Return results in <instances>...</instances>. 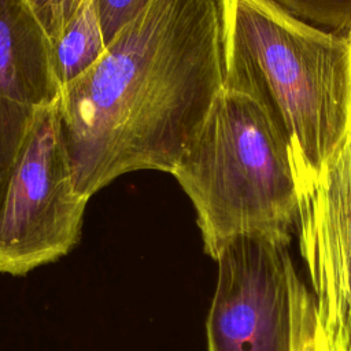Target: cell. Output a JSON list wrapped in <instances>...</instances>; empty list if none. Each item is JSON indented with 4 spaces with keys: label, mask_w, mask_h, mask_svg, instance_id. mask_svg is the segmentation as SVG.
I'll return each mask as SVG.
<instances>
[{
    "label": "cell",
    "mask_w": 351,
    "mask_h": 351,
    "mask_svg": "<svg viewBox=\"0 0 351 351\" xmlns=\"http://www.w3.org/2000/svg\"><path fill=\"white\" fill-rule=\"evenodd\" d=\"M222 90L217 0H152L56 101L75 191L173 174Z\"/></svg>",
    "instance_id": "obj_1"
},
{
    "label": "cell",
    "mask_w": 351,
    "mask_h": 351,
    "mask_svg": "<svg viewBox=\"0 0 351 351\" xmlns=\"http://www.w3.org/2000/svg\"><path fill=\"white\" fill-rule=\"evenodd\" d=\"M217 4L222 89L263 108L303 195L351 129V30L317 27L270 0Z\"/></svg>",
    "instance_id": "obj_2"
},
{
    "label": "cell",
    "mask_w": 351,
    "mask_h": 351,
    "mask_svg": "<svg viewBox=\"0 0 351 351\" xmlns=\"http://www.w3.org/2000/svg\"><path fill=\"white\" fill-rule=\"evenodd\" d=\"M173 176L195 207L213 259L240 236L291 241L299 206L288 151L250 96L221 90Z\"/></svg>",
    "instance_id": "obj_3"
},
{
    "label": "cell",
    "mask_w": 351,
    "mask_h": 351,
    "mask_svg": "<svg viewBox=\"0 0 351 351\" xmlns=\"http://www.w3.org/2000/svg\"><path fill=\"white\" fill-rule=\"evenodd\" d=\"M88 199L75 191L56 103L34 110L0 186V273L23 276L78 243Z\"/></svg>",
    "instance_id": "obj_4"
},
{
    "label": "cell",
    "mask_w": 351,
    "mask_h": 351,
    "mask_svg": "<svg viewBox=\"0 0 351 351\" xmlns=\"http://www.w3.org/2000/svg\"><path fill=\"white\" fill-rule=\"evenodd\" d=\"M288 245L248 234L222 247L206 321L207 351H292L295 265Z\"/></svg>",
    "instance_id": "obj_5"
},
{
    "label": "cell",
    "mask_w": 351,
    "mask_h": 351,
    "mask_svg": "<svg viewBox=\"0 0 351 351\" xmlns=\"http://www.w3.org/2000/svg\"><path fill=\"white\" fill-rule=\"evenodd\" d=\"M299 250L326 351H351V129L298 196Z\"/></svg>",
    "instance_id": "obj_6"
},
{
    "label": "cell",
    "mask_w": 351,
    "mask_h": 351,
    "mask_svg": "<svg viewBox=\"0 0 351 351\" xmlns=\"http://www.w3.org/2000/svg\"><path fill=\"white\" fill-rule=\"evenodd\" d=\"M60 93L52 41L26 0H0V96L33 108Z\"/></svg>",
    "instance_id": "obj_7"
},
{
    "label": "cell",
    "mask_w": 351,
    "mask_h": 351,
    "mask_svg": "<svg viewBox=\"0 0 351 351\" xmlns=\"http://www.w3.org/2000/svg\"><path fill=\"white\" fill-rule=\"evenodd\" d=\"M106 48L95 3L86 0L60 37L52 43L53 71L60 89L86 73Z\"/></svg>",
    "instance_id": "obj_8"
},
{
    "label": "cell",
    "mask_w": 351,
    "mask_h": 351,
    "mask_svg": "<svg viewBox=\"0 0 351 351\" xmlns=\"http://www.w3.org/2000/svg\"><path fill=\"white\" fill-rule=\"evenodd\" d=\"M34 110L0 96V186L25 140Z\"/></svg>",
    "instance_id": "obj_9"
},
{
    "label": "cell",
    "mask_w": 351,
    "mask_h": 351,
    "mask_svg": "<svg viewBox=\"0 0 351 351\" xmlns=\"http://www.w3.org/2000/svg\"><path fill=\"white\" fill-rule=\"evenodd\" d=\"M293 348L292 351H326L319 333L315 300L296 273L292 271Z\"/></svg>",
    "instance_id": "obj_10"
},
{
    "label": "cell",
    "mask_w": 351,
    "mask_h": 351,
    "mask_svg": "<svg viewBox=\"0 0 351 351\" xmlns=\"http://www.w3.org/2000/svg\"><path fill=\"white\" fill-rule=\"evenodd\" d=\"M293 16L332 32L351 30V0H270Z\"/></svg>",
    "instance_id": "obj_11"
},
{
    "label": "cell",
    "mask_w": 351,
    "mask_h": 351,
    "mask_svg": "<svg viewBox=\"0 0 351 351\" xmlns=\"http://www.w3.org/2000/svg\"><path fill=\"white\" fill-rule=\"evenodd\" d=\"M152 0H93L106 45L140 12H143Z\"/></svg>",
    "instance_id": "obj_12"
},
{
    "label": "cell",
    "mask_w": 351,
    "mask_h": 351,
    "mask_svg": "<svg viewBox=\"0 0 351 351\" xmlns=\"http://www.w3.org/2000/svg\"><path fill=\"white\" fill-rule=\"evenodd\" d=\"M86 0H26L51 41H56Z\"/></svg>",
    "instance_id": "obj_13"
}]
</instances>
